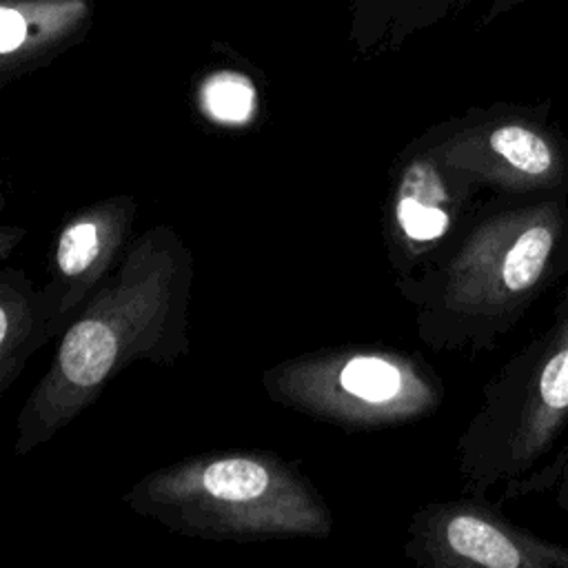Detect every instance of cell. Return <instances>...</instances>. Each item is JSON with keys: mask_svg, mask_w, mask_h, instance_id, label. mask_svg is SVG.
<instances>
[{"mask_svg": "<svg viewBox=\"0 0 568 568\" xmlns=\"http://www.w3.org/2000/svg\"><path fill=\"white\" fill-rule=\"evenodd\" d=\"M568 426V280L548 326L481 388V402L457 439L468 495L486 497L535 470Z\"/></svg>", "mask_w": 568, "mask_h": 568, "instance_id": "obj_4", "label": "cell"}, {"mask_svg": "<svg viewBox=\"0 0 568 568\" xmlns=\"http://www.w3.org/2000/svg\"><path fill=\"white\" fill-rule=\"evenodd\" d=\"M481 191L508 197H568V135L548 104L499 102L437 124L422 140Z\"/></svg>", "mask_w": 568, "mask_h": 568, "instance_id": "obj_6", "label": "cell"}, {"mask_svg": "<svg viewBox=\"0 0 568 568\" xmlns=\"http://www.w3.org/2000/svg\"><path fill=\"white\" fill-rule=\"evenodd\" d=\"M193 255L169 226L126 246L109 277L60 335L49 371L16 419V453L51 439L135 359L166 364L189 351Z\"/></svg>", "mask_w": 568, "mask_h": 568, "instance_id": "obj_1", "label": "cell"}, {"mask_svg": "<svg viewBox=\"0 0 568 568\" xmlns=\"http://www.w3.org/2000/svg\"><path fill=\"white\" fill-rule=\"evenodd\" d=\"M406 557L430 568H568V546L513 524L481 495L435 501L410 521Z\"/></svg>", "mask_w": 568, "mask_h": 568, "instance_id": "obj_7", "label": "cell"}, {"mask_svg": "<svg viewBox=\"0 0 568 568\" xmlns=\"http://www.w3.org/2000/svg\"><path fill=\"white\" fill-rule=\"evenodd\" d=\"M135 220V202L113 195L78 211L58 233L49 282L40 288L53 337L84 308L126 248Z\"/></svg>", "mask_w": 568, "mask_h": 568, "instance_id": "obj_9", "label": "cell"}, {"mask_svg": "<svg viewBox=\"0 0 568 568\" xmlns=\"http://www.w3.org/2000/svg\"><path fill=\"white\" fill-rule=\"evenodd\" d=\"M568 280V197L495 195L419 273L397 280L419 339L437 351L499 344Z\"/></svg>", "mask_w": 568, "mask_h": 568, "instance_id": "obj_2", "label": "cell"}, {"mask_svg": "<svg viewBox=\"0 0 568 568\" xmlns=\"http://www.w3.org/2000/svg\"><path fill=\"white\" fill-rule=\"evenodd\" d=\"M481 189L446 166L422 140L402 160L384 211L388 255L406 280L428 266L464 229Z\"/></svg>", "mask_w": 568, "mask_h": 568, "instance_id": "obj_8", "label": "cell"}, {"mask_svg": "<svg viewBox=\"0 0 568 568\" xmlns=\"http://www.w3.org/2000/svg\"><path fill=\"white\" fill-rule=\"evenodd\" d=\"M264 388L277 404L348 430L424 417L444 397L424 362L382 351L300 355L264 371Z\"/></svg>", "mask_w": 568, "mask_h": 568, "instance_id": "obj_5", "label": "cell"}, {"mask_svg": "<svg viewBox=\"0 0 568 568\" xmlns=\"http://www.w3.org/2000/svg\"><path fill=\"white\" fill-rule=\"evenodd\" d=\"M91 16V0H2V78L31 71L71 47L87 33Z\"/></svg>", "mask_w": 568, "mask_h": 568, "instance_id": "obj_10", "label": "cell"}, {"mask_svg": "<svg viewBox=\"0 0 568 568\" xmlns=\"http://www.w3.org/2000/svg\"><path fill=\"white\" fill-rule=\"evenodd\" d=\"M53 337L40 288L22 273L4 268L0 277V390L20 375L24 362Z\"/></svg>", "mask_w": 568, "mask_h": 568, "instance_id": "obj_11", "label": "cell"}, {"mask_svg": "<svg viewBox=\"0 0 568 568\" xmlns=\"http://www.w3.org/2000/svg\"><path fill=\"white\" fill-rule=\"evenodd\" d=\"M124 501L180 535L206 539L326 537L322 495L291 464L264 453L184 459L140 477Z\"/></svg>", "mask_w": 568, "mask_h": 568, "instance_id": "obj_3", "label": "cell"}, {"mask_svg": "<svg viewBox=\"0 0 568 568\" xmlns=\"http://www.w3.org/2000/svg\"><path fill=\"white\" fill-rule=\"evenodd\" d=\"M202 100L211 118L244 122L253 111V87L237 73H217L204 84Z\"/></svg>", "mask_w": 568, "mask_h": 568, "instance_id": "obj_13", "label": "cell"}, {"mask_svg": "<svg viewBox=\"0 0 568 568\" xmlns=\"http://www.w3.org/2000/svg\"><path fill=\"white\" fill-rule=\"evenodd\" d=\"M530 495H550V499L568 513V437L526 477L504 486L499 504Z\"/></svg>", "mask_w": 568, "mask_h": 568, "instance_id": "obj_12", "label": "cell"}]
</instances>
